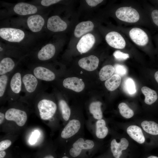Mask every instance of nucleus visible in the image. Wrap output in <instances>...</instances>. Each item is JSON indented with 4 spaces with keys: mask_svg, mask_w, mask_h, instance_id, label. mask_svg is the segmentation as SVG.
Returning a JSON list of instances; mask_svg holds the SVG:
<instances>
[{
    "mask_svg": "<svg viewBox=\"0 0 158 158\" xmlns=\"http://www.w3.org/2000/svg\"><path fill=\"white\" fill-rule=\"evenodd\" d=\"M114 71V68L111 65H108L104 66L99 72L100 79L102 81L107 80L113 75Z\"/></svg>",
    "mask_w": 158,
    "mask_h": 158,
    "instance_id": "nucleus-28",
    "label": "nucleus"
},
{
    "mask_svg": "<svg viewBox=\"0 0 158 158\" xmlns=\"http://www.w3.org/2000/svg\"><path fill=\"white\" fill-rule=\"evenodd\" d=\"M96 135L97 138L103 139L106 137L108 134V129L104 119L98 120L96 121Z\"/></svg>",
    "mask_w": 158,
    "mask_h": 158,
    "instance_id": "nucleus-25",
    "label": "nucleus"
},
{
    "mask_svg": "<svg viewBox=\"0 0 158 158\" xmlns=\"http://www.w3.org/2000/svg\"><path fill=\"white\" fill-rule=\"evenodd\" d=\"M59 107L63 118L66 121L68 120L71 115V110L66 102L63 99L59 102Z\"/></svg>",
    "mask_w": 158,
    "mask_h": 158,
    "instance_id": "nucleus-30",
    "label": "nucleus"
},
{
    "mask_svg": "<svg viewBox=\"0 0 158 158\" xmlns=\"http://www.w3.org/2000/svg\"><path fill=\"white\" fill-rule=\"evenodd\" d=\"M0 36L3 39L9 42H19L23 39L25 33L19 29L2 28L0 29Z\"/></svg>",
    "mask_w": 158,
    "mask_h": 158,
    "instance_id": "nucleus-6",
    "label": "nucleus"
},
{
    "mask_svg": "<svg viewBox=\"0 0 158 158\" xmlns=\"http://www.w3.org/2000/svg\"><path fill=\"white\" fill-rule=\"evenodd\" d=\"M141 91L145 97L144 101L147 104H152L157 100V95L154 90L148 87L144 86L141 88Z\"/></svg>",
    "mask_w": 158,
    "mask_h": 158,
    "instance_id": "nucleus-23",
    "label": "nucleus"
},
{
    "mask_svg": "<svg viewBox=\"0 0 158 158\" xmlns=\"http://www.w3.org/2000/svg\"><path fill=\"white\" fill-rule=\"evenodd\" d=\"M102 104L99 101H95L92 102L89 106L90 112L95 118L98 120L102 119L103 117L101 109Z\"/></svg>",
    "mask_w": 158,
    "mask_h": 158,
    "instance_id": "nucleus-27",
    "label": "nucleus"
},
{
    "mask_svg": "<svg viewBox=\"0 0 158 158\" xmlns=\"http://www.w3.org/2000/svg\"><path fill=\"white\" fill-rule=\"evenodd\" d=\"M37 107L41 119L47 120L51 119L54 115L57 109V106L52 101L44 97L38 101Z\"/></svg>",
    "mask_w": 158,
    "mask_h": 158,
    "instance_id": "nucleus-1",
    "label": "nucleus"
},
{
    "mask_svg": "<svg viewBox=\"0 0 158 158\" xmlns=\"http://www.w3.org/2000/svg\"><path fill=\"white\" fill-rule=\"evenodd\" d=\"M15 65L14 62L11 58L9 57L4 58L0 62V75L11 72Z\"/></svg>",
    "mask_w": 158,
    "mask_h": 158,
    "instance_id": "nucleus-22",
    "label": "nucleus"
},
{
    "mask_svg": "<svg viewBox=\"0 0 158 158\" xmlns=\"http://www.w3.org/2000/svg\"><path fill=\"white\" fill-rule=\"evenodd\" d=\"M44 158H54L52 156L49 155H48L45 156Z\"/></svg>",
    "mask_w": 158,
    "mask_h": 158,
    "instance_id": "nucleus-43",
    "label": "nucleus"
},
{
    "mask_svg": "<svg viewBox=\"0 0 158 158\" xmlns=\"http://www.w3.org/2000/svg\"><path fill=\"white\" fill-rule=\"evenodd\" d=\"M47 25L49 30L54 32L63 31L67 27L66 23L57 16L50 17L48 20Z\"/></svg>",
    "mask_w": 158,
    "mask_h": 158,
    "instance_id": "nucleus-13",
    "label": "nucleus"
},
{
    "mask_svg": "<svg viewBox=\"0 0 158 158\" xmlns=\"http://www.w3.org/2000/svg\"><path fill=\"white\" fill-rule=\"evenodd\" d=\"M154 78L156 81L158 83V71L156 72L154 74Z\"/></svg>",
    "mask_w": 158,
    "mask_h": 158,
    "instance_id": "nucleus-42",
    "label": "nucleus"
},
{
    "mask_svg": "<svg viewBox=\"0 0 158 158\" xmlns=\"http://www.w3.org/2000/svg\"><path fill=\"white\" fill-rule=\"evenodd\" d=\"M13 10L15 13L18 15H26L35 13L37 11V8L32 5L21 2L14 6Z\"/></svg>",
    "mask_w": 158,
    "mask_h": 158,
    "instance_id": "nucleus-18",
    "label": "nucleus"
},
{
    "mask_svg": "<svg viewBox=\"0 0 158 158\" xmlns=\"http://www.w3.org/2000/svg\"><path fill=\"white\" fill-rule=\"evenodd\" d=\"M124 88L126 92L130 95H134L136 92L135 83L133 80L130 78H127L124 80Z\"/></svg>",
    "mask_w": 158,
    "mask_h": 158,
    "instance_id": "nucleus-31",
    "label": "nucleus"
},
{
    "mask_svg": "<svg viewBox=\"0 0 158 158\" xmlns=\"http://www.w3.org/2000/svg\"><path fill=\"white\" fill-rule=\"evenodd\" d=\"M127 132L129 136L137 142L140 144L144 142L145 138L139 127L135 125L130 126L127 128Z\"/></svg>",
    "mask_w": 158,
    "mask_h": 158,
    "instance_id": "nucleus-19",
    "label": "nucleus"
},
{
    "mask_svg": "<svg viewBox=\"0 0 158 158\" xmlns=\"http://www.w3.org/2000/svg\"><path fill=\"white\" fill-rule=\"evenodd\" d=\"M121 81V77L118 75L114 74L107 80L105 82V85L107 90L113 91L116 89L120 85Z\"/></svg>",
    "mask_w": 158,
    "mask_h": 158,
    "instance_id": "nucleus-24",
    "label": "nucleus"
},
{
    "mask_svg": "<svg viewBox=\"0 0 158 158\" xmlns=\"http://www.w3.org/2000/svg\"><path fill=\"white\" fill-rule=\"evenodd\" d=\"M55 52L54 46L51 44H49L44 46L39 51L37 54V57L41 61L47 60L54 56Z\"/></svg>",
    "mask_w": 158,
    "mask_h": 158,
    "instance_id": "nucleus-21",
    "label": "nucleus"
},
{
    "mask_svg": "<svg viewBox=\"0 0 158 158\" xmlns=\"http://www.w3.org/2000/svg\"><path fill=\"white\" fill-rule=\"evenodd\" d=\"M80 126L79 120L75 119L70 120L63 130L61 134V138L67 139L73 136L78 132Z\"/></svg>",
    "mask_w": 158,
    "mask_h": 158,
    "instance_id": "nucleus-12",
    "label": "nucleus"
},
{
    "mask_svg": "<svg viewBox=\"0 0 158 158\" xmlns=\"http://www.w3.org/2000/svg\"><path fill=\"white\" fill-rule=\"evenodd\" d=\"M62 158H69L66 156H64Z\"/></svg>",
    "mask_w": 158,
    "mask_h": 158,
    "instance_id": "nucleus-45",
    "label": "nucleus"
},
{
    "mask_svg": "<svg viewBox=\"0 0 158 158\" xmlns=\"http://www.w3.org/2000/svg\"><path fill=\"white\" fill-rule=\"evenodd\" d=\"M31 72L38 79L45 81H51L55 78V75L50 69L42 66H38L33 68Z\"/></svg>",
    "mask_w": 158,
    "mask_h": 158,
    "instance_id": "nucleus-10",
    "label": "nucleus"
},
{
    "mask_svg": "<svg viewBox=\"0 0 158 158\" xmlns=\"http://www.w3.org/2000/svg\"><path fill=\"white\" fill-rule=\"evenodd\" d=\"M11 144V142L9 140L1 141L0 142V150H4L10 147Z\"/></svg>",
    "mask_w": 158,
    "mask_h": 158,
    "instance_id": "nucleus-36",
    "label": "nucleus"
},
{
    "mask_svg": "<svg viewBox=\"0 0 158 158\" xmlns=\"http://www.w3.org/2000/svg\"><path fill=\"white\" fill-rule=\"evenodd\" d=\"M40 135L39 132L37 130H35L31 134L29 139V143L30 144H34Z\"/></svg>",
    "mask_w": 158,
    "mask_h": 158,
    "instance_id": "nucleus-35",
    "label": "nucleus"
},
{
    "mask_svg": "<svg viewBox=\"0 0 158 158\" xmlns=\"http://www.w3.org/2000/svg\"><path fill=\"white\" fill-rule=\"evenodd\" d=\"M5 115L7 120L14 121L20 126H23L27 119V114L25 111L16 108L8 109Z\"/></svg>",
    "mask_w": 158,
    "mask_h": 158,
    "instance_id": "nucleus-5",
    "label": "nucleus"
},
{
    "mask_svg": "<svg viewBox=\"0 0 158 158\" xmlns=\"http://www.w3.org/2000/svg\"><path fill=\"white\" fill-rule=\"evenodd\" d=\"M115 14L120 20L129 23H134L138 21L140 18L138 11L131 6H124L118 8Z\"/></svg>",
    "mask_w": 158,
    "mask_h": 158,
    "instance_id": "nucleus-4",
    "label": "nucleus"
},
{
    "mask_svg": "<svg viewBox=\"0 0 158 158\" xmlns=\"http://www.w3.org/2000/svg\"><path fill=\"white\" fill-rule=\"evenodd\" d=\"M94 27L93 23L90 21L81 22L75 27L74 32L75 36L80 37L85 34L92 31Z\"/></svg>",
    "mask_w": 158,
    "mask_h": 158,
    "instance_id": "nucleus-20",
    "label": "nucleus"
},
{
    "mask_svg": "<svg viewBox=\"0 0 158 158\" xmlns=\"http://www.w3.org/2000/svg\"><path fill=\"white\" fill-rule=\"evenodd\" d=\"M147 158H158V157L154 156H151Z\"/></svg>",
    "mask_w": 158,
    "mask_h": 158,
    "instance_id": "nucleus-44",
    "label": "nucleus"
},
{
    "mask_svg": "<svg viewBox=\"0 0 158 158\" xmlns=\"http://www.w3.org/2000/svg\"><path fill=\"white\" fill-rule=\"evenodd\" d=\"M151 16L153 22L158 26V10H153L152 12Z\"/></svg>",
    "mask_w": 158,
    "mask_h": 158,
    "instance_id": "nucleus-38",
    "label": "nucleus"
},
{
    "mask_svg": "<svg viewBox=\"0 0 158 158\" xmlns=\"http://www.w3.org/2000/svg\"><path fill=\"white\" fill-rule=\"evenodd\" d=\"M141 126L147 133L154 135H158V124L155 122L145 121L142 122Z\"/></svg>",
    "mask_w": 158,
    "mask_h": 158,
    "instance_id": "nucleus-26",
    "label": "nucleus"
},
{
    "mask_svg": "<svg viewBox=\"0 0 158 158\" xmlns=\"http://www.w3.org/2000/svg\"><path fill=\"white\" fill-rule=\"evenodd\" d=\"M62 84L65 88L78 92L82 91L85 86L84 83L81 80L75 77L65 79Z\"/></svg>",
    "mask_w": 158,
    "mask_h": 158,
    "instance_id": "nucleus-14",
    "label": "nucleus"
},
{
    "mask_svg": "<svg viewBox=\"0 0 158 158\" xmlns=\"http://www.w3.org/2000/svg\"><path fill=\"white\" fill-rule=\"evenodd\" d=\"M94 145V142L91 140H85L83 138H80L73 144V147L69 151L70 154L73 157H77L80 155L83 150L91 149Z\"/></svg>",
    "mask_w": 158,
    "mask_h": 158,
    "instance_id": "nucleus-7",
    "label": "nucleus"
},
{
    "mask_svg": "<svg viewBox=\"0 0 158 158\" xmlns=\"http://www.w3.org/2000/svg\"><path fill=\"white\" fill-rule=\"evenodd\" d=\"M59 0H42L41 1V4L44 6H48L56 3L60 1Z\"/></svg>",
    "mask_w": 158,
    "mask_h": 158,
    "instance_id": "nucleus-37",
    "label": "nucleus"
},
{
    "mask_svg": "<svg viewBox=\"0 0 158 158\" xmlns=\"http://www.w3.org/2000/svg\"><path fill=\"white\" fill-rule=\"evenodd\" d=\"M39 80L31 72L22 74V88L26 96H33L37 92L39 86Z\"/></svg>",
    "mask_w": 158,
    "mask_h": 158,
    "instance_id": "nucleus-2",
    "label": "nucleus"
},
{
    "mask_svg": "<svg viewBox=\"0 0 158 158\" xmlns=\"http://www.w3.org/2000/svg\"><path fill=\"white\" fill-rule=\"evenodd\" d=\"M113 56L116 59L120 61L126 60L129 57L128 54L123 52L119 50L115 51L113 53Z\"/></svg>",
    "mask_w": 158,
    "mask_h": 158,
    "instance_id": "nucleus-34",
    "label": "nucleus"
},
{
    "mask_svg": "<svg viewBox=\"0 0 158 158\" xmlns=\"http://www.w3.org/2000/svg\"><path fill=\"white\" fill-rule=\"evenodd\" d=\"M99 59L97 56L90 55L80 59L78 61V64L83 69L89 71L95 70L98 66Z\"/></svg>",
    "mask_w": 158,
    "mask_h": 158,
    "instance_id": "nucleus-15",
    "label": "nucleus"
},
{
    "mask_svg": "<svg viewBox=\"0 0 158 158\" xmlns=\"http://www.w3.org/2000/svg\"><path fill=\"white\" fill-rule=\"evenodd\" d=\"M6 152L4 150L1 151L0 152V158H4L6 155Z\"/></svg>",
    "mask_w": 158,
    "mask_h": 158,
    "instance_id": "nucleus-41",
    "label": "nucleus"
},
{
    "mask_svg": "<svg viewBox=\"0 0 158 158\" xmlns=\"http://www.w3.org/2000/svg\"><path fill=\"white\" fill-rule=\"evenodd\" d=\"M128 145V140L125 138H122L119 143L116 139H113L111 143V149L114 157L120 158L122 154V151L127 149Z\"/></svg>",
    "mask_w": 158,
    "mask_h": 158,
    "instance_id": "nucleus-16",
    "label": "nucleus"
},
{
    "mask_svg": "<svg viewBox=\"0 0 158 158\" xmlns=\"http://www.w3.org/2000/svg\"><path fill=\"white\" fill-rule=\"evenodd\" d=\"M103 1L102 0H86L87 4L91 6H95Z\"/></svg>",
    "mask_w": 158,
    "mask_h": 158,
    "instance_id": "nucleus-39",
    "label": "nucleus"
},
{
    "mask_svg": "<svg viewBox=\"0 0 158 158\" xmlns=\"http://www.w3.org/2000/svg\"><path fill=\"white\" fill-rule=\"evenodd\" d=\"M28 25L32 32H37L42 29L44 23L43 18L39 15H35L30 16L28 18Z\"/></svg>",
    "mask_w": 158,
    "mask_h": 158,
    "instance_id": "nucleus-17",
    "label": "nucleus"
},
{
    "mask_svg": "<svg viewBox=\"0 0 158 158\" xmlns=\"http://www.w3.org/2000/svg\"><path fill=\"white\" fill-rule=\"evenodd\" d=\"M11 73L0 76V97L3 98L7 94L8 86Z\"/></svg>",
    "mask_w": 158,
    "mask_h": 158,
    "instance_id": "nucleus-29",
    "label": "nucleus"
},
{
    "mask_svg": "<svg viewBox=\"0 0 158 158\" xmlns=\"http://www.w3.org/2000/svg\"><path fill=\"white\" fill-rule=\"evenodd\" d=\"M114 67L115 74L118 75L121 77H123L127 74V69L124 65L117 64L115 65Z\"/></svg>",
    "mask_w": 158,
    "mask_h": 158,
    "instance_id": "nucleus-33",
    "label": "nucleus"
},
{
    "mask_svg": "<svg viewBox=\"0 0 158 158\" xmlns=\"http://www.w3.org/2000/svg\"><path fill=\"white\" fill-rule=\"evenodd\" d=\"M22 73L21 71L14 72L10 75L7 90L8 96H19L22 88Z\"/></svg>",
    "mask_w": 158,
    "mask_h": 158,
    "instance_id": "nucleus-3",
    "label": "nucleus"
},
{
    "mask_svg": "<svg viewBox=\"0 0 158 158\" xmlns=\"http://www.w3.org/2000/svg\"><path fill=\"white\" fill-rule=\"evenodd\" d=\"M5 118V114L2 112H0V124L1 125L3 122L4 118Z\"/></svg>",
    "mask_w": 158,
    "mask_h": 158,
    "instance_id": "nucleus-40",
    "label": "nucleus"
},
{
    "mask_svg": "<svg viewBox=\"0 0 158 158\" xmlns=\"http://www.w3.org/2000/svg\"><path fill=\"white\" fill-rule=\"evenodd\" d=\"M129 35L133 41L139 46H145L149 41V38L147 33L139 28H134L131 29L129 32Z\"/></svg>",
    "mask_w": 158,
    "mask_h": 158,
    "instance_id": "nucleus-9",
    "label": "nucleus"
},
{
    "mask_svg": "<svg viewBox=\"0 0 158 158\" xmlns=\"http://www.w3.org/2000/svg\"><path fill=\"white\" fill-rule=\"evenodd\" d=\"M118 108L120 114L125 118H129L134 115L133 111L125 103L122 102L119 104Z\"/></svg>",
    "mask_w": 158,
    "mask_h": 158,
    "instance_id": "nucleus-32",
    "label": "nucleus"
},
{
    "mask_svg": "<svg viewBox=\"0 0 158 158\" xmlns=\"http://www.w3.org/2000/svg\"><path fill=\"white\" fill-rule=\"evenodd\" d=\"M105 40L111 47L117 49H121L125 48L126 42L123 37L119 33L112 31L107 34Z\"/></svg>",
    "mask_w": 158,
    "mask_h": 158,
    "instance_id": "nucleus-8",
    "label": "nucleus"
},
{
    "mask_svg": "<svg viewBox=\"0 0 158 158\" xmlns=\"http://www.w3.org/2000/svg\"><path fill=\"white\" fill-rule=\"evenodd\" d=\"M95 41L94 36L91 33H88L82 36L77 45L78 51L81 53H86L93 46Z\"/></svg>",
    "mask_w": 158,
    "mask_h": 158,
    "instance_id": "nucleus-11",
    "label": "nucleus"
}]
</instances>
